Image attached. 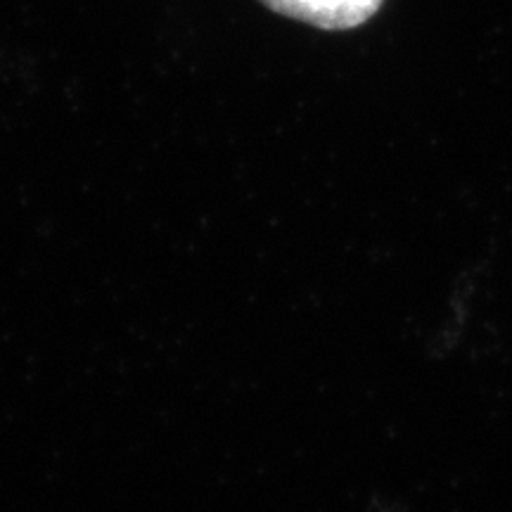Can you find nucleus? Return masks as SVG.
Wrapping results in <instances>:
<instances>
[{"mask_svg": "<svg viewBox=\"0 0 512 512\" xmlns=\"http://www.w3.org/2000/svg\"><path fill=\"white\" fill-rule=\"evenodd\" d=\"M261 3L280 15L328 31L361 27L382 8V0H261Z\"/></svg>", "mask_w": 512, "mask_h": 512, "instance_id": "f257e3e1", "label": "nucleus"}]
</instances>
